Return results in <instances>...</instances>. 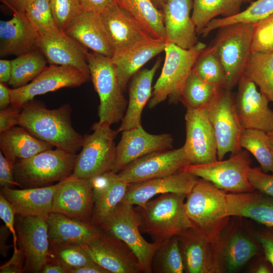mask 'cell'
I'll list each match as a JSON object with an SVG mask.
<instances>
[{
  "label": "cell",
  "instance_id": "obj_7",
  "mask_svg": "<svg viewBox=\"0 0 273 273\" xmlns=\"http://www.w3.org/2000/svg\"><path fill=\"white\" fill-rule=\"evenodd\" d=\"M255 24L239 22L218 29L211 44L225 71L226 89L232 90L244 75L251 53Z\"/></svg>",
  "mask_w": 273,
  "mask_h": 273
},
{
  "label": "cell",
  "instance_id": "obj_49",
  "mask_svg": "<svg viewBox=\"0 0 273 273\" xmlns=\"http://www.w3.org/2000/svg\"><path fill=\"white\" fill-rule=\"evenodd\" d=\"M16 213L9 202L0 195V217L4 222L13 237L14 252L18 250L17 247L18 237L15 228Z\"/></svg>",
  "mask_w": 273,
  "mask_h": 273
},
{
  "label": "cell",
  "instance_id": "obj_63",
  "mask_svg": "<svg viewBox=\"0 0 273 273\" xmlns=\"http://www.w3.org/2000/svg\"><path fill=\"white\" fill-rule=\"evenodd\" d=\"M267 134L268 135L270 143L273 146V129L268 132H267Z\"/></svg>",
  "mask_w": 273,
  "mask_h": 273
},
{
  "label": "cell",
  "instance_id": "obj_30",
  "mask_svg": "<svg viewBox=\"0 0 273 273\" xmlns=\"http://www.w3.org/2000/svg\"><path fill=\"white\" fill-rule=\"evenodd\" d=\"M160 63L161 59L159 58L150 69L139 71L131 78L127 107L117 129L118 132L142 125V112L151 97L152 81Z\"/></svg>",
  "mask_w": 273,
  "mask_h": 273
},
{
  "label": "cell",
  "instance_id": "obj_13",
  "mask_svg": "<svg viewBox=\"0 0 273 273\" xmlns=\"http://www.w3.org/2000/svg\"><path fill=\"white\" fill-rule=\"evenodd\" d=\"M190 164L182 147L143 156L127 165L117 175L119 179L129 184L177 173Z\"/></svg>",
  "mask_w": 273,
  "mask_h": 273
},
{
  "label": "cell",
  "instance_id": "obj_55",
  "mask_svg": "<svg viewBox=\"0 0 273 273\" xmlns=\"http://www.w3.org/2000/svg\"><path fill=\"white\" fill-rule=\"evenodd\" d=\"M12 73L11 60H0V82L8 84Z\"/></svg>",
  "mask_w": 273,
  "mask_h": 273
},
{
  "label": "cell",
  "instance_id": "obj_2",
  "mask_svg": "<svg viewBox=\"0 0 273 273\" xmlns=\"http://www.w3.org/2000/svg\"><path fill=\"white\" fill-rule=\"evenodd\" d=\"M186 198L185 209L191 228L207 240L216 243L230 220L224 191L200 178Z\"/></svg>",
  "mask_w": 273,
  "mask_h": 273
},
{
  "label": "cell",
  "instance_id": "obj_45",
  "mask_svg": "<svg viewBox=\"0 0 273 273\" xmlns=\"http://www.w3.org/2000/svg\"><path fill=\"white\" fill-rule=\"evenodd\" d=\"M25 13L40 34L56 26L49 0H32Z\"/></svg>",
  "mask_w": 273,
  "mask_h": 273
},
{
  "label": "cell",
  "instance_id": "obj_47",
  "mask_svg": "<svg viewBox=\"0 0 273 273\" xmlns=\"http://www.w3.org/2000/svg\"><path fill=\"white\" fill-rule=\"evenodd\" d=\"M273 51V13L255 24L251 53Z\"/></svg>",
  "mask_w": 273,
  "mask_h": 273
},
{
  "label": "cell",
  "instance_id": "obj_8",
  "mask_svg": "<svg viewBox=\"0 0 273 273\" xmlns=\"http://www.w3.org/2000/svg\"><path fill=\"white\" fill-rule=\"evenodd\" d=\"M94 132L83 136L81 150L77 155L72 178L91 179L113 171L116 146L114 140L118 131L111 128L107 123L98 122L92 126Z\"/></svg>",
  "mask_w": 273,
  "mask_h": 273
},
{
  "label": "cell",
  "instance_id": "obj_23",
  "mask_svg": "<svg viewBox=\"0 0 273 273\" xmlns=\"http://www.w3.org/2000/svg\"><path fill=\"white\" fill-rule=\"evenodd\" d=\"M100 15L114 49V55L156 40L150 37L117 4Z\"/></svg>",
  "mask_w": 273,
  "mask_h": 273
},
{
  "label": "cell",
  "instance_id": "obj_32",
  "mask_svg": "<svg viewBox=\"0 0 273 273\" xmlns=\"http://www.w3.org/2000/svg\"><path fill=\"white\" fill-rule=\"evenodd\" d=\"M227 214L273 228V197L258 191L226 194Z\"/></svg>",
  "mask_w": 273,
  "mask_h": 273
},
{
  "label": "cell",
  "instance_id": "obj_35",
  "mask_svg": "<svg viewBox=\"0 0 273 273\" xmlns=\"http://www.w3.org/2000/svg\"><path fill=\"white\" fill-rule=\"evenodd\" d=\"M152 38L166 42L163 15L151 0H116Z\"/></svg>",
  "mask_w": 273,
  "mask_h": 273
},
{
  "label": "cell",
  "instance_id": "obj_16",
  "mask_svg": "<svg viewBox=\"0 0 273 273\" xmlns=\"http://www.w3.org/2000/svg\"><path fill=\"white\" fill-rule=\"evenodd\" d=\"M92 260L110 273L142 272L139 259L122 240L103 234L93 242L82 245Z\"/></svg>",
  "mask_w": 273,
  "mask_h": 273
},
{
  "label": "cell",
  "instance_id": "obj_40",
  "mask_svg": "<svg viewBox=\"0 0 273 273\" xmlns=\"http://www.w3.org/2000/svg\"><path fill=\"white\" fill-rule=\"evenodd\" d=\"M272 13L273 0H256L236 15L212 20L203 30L201 35L206 37L213 30L239 22L255 24Z\"/></svg>",
  "mask_w": 273,
  "mask_h": 273
},
{
  "label": "cell",
  "instance_id": "obj_14",
  "mask_svg": "<svg viewBox=\"0 0 273 273\" xmlns=\"http://www.w3.org/2000/svg\"><path fill=\"white\" fill-rule=\"evenodd\" d=\"M185 119L186 137L183 147L191 164L217 160L216 136L206 107L187 109Z\"/></svg>",
  "mask_w": 273,
  "mask_h": 273
},
{
  "label": "cell",
  "instance_id": "obj_10",
  "mask_svg": "<svg viewBox=\"0 0 273 273\" xmlns=\"http://www.w3.org/2000/svg\"><path fill=\"white\" fill-rule=\"evenodd\" d=\"M206 108L216 136L217 159L222 160L229 153L234 154L240 151L243 128L231 90L219 88Z\"/></svg>",
  "mask_w": 273,
  "mask_h": 273
},
{
  "label": "cell",
  "instance_id": "obj_52",
  "mask_svg": "<svg viewBox=\"0 0 273 273\" xmlns=\"http://www.w3.org/2000/svg\"><path fill=\"white\" fill-rule=\"evenodd\" d=\"M24 256L21 248L18 247L16 252H14L11 258L0 267L1 273H20L23 272Z\"/></svg>",
  "mask_w": 273,
  "mask_h": 273
},
{
  "label": "cell",
  "instance_id": "obj_41",
  "mask_svg": "<svg viewBox=\"0 0 273 273\" xmlns=\"http://www.w3.org/2000/svg\"><path fill=\"white\" fill-rule=\"evenodd\" d=\"M192 70L202 79L219 88H226L224 67L211 44L198 57Z\"/></svg>",
  "mask_w": 273,
  "mask_h": 273
},
{
  "label": "cell",
  "instance_id": "obj_56",
  "mask_svg": "<svg viewBox=\"0 0 273 273\" xmlns=\"http://www.w3.org/2000/svg\"><path fill=\"white\" fill-rule=\"evenodd\" d=\"M68 273H110L108 270L94 263L71 269Z\"/></svg>",
  "mask_w": 273,
  "mask_h": 273
},
{
  "label": "cell",
  "instance_id": "obj_44",
  "mask_svg": "<svg viewBox=\"0 0 273 273\" xmlns=\"http://www.w3.org/2000/svg\"><path fill=\"white\" fill-rule=\"evenodd\" d=\"M50 256L69 270L95 263L82 245L57 244L50 246Z\"/></svg>",
  "mask_w": 273,
  "mask_h": 273
},
{
  "label": "cell",
  "instance_id": "obj_12",
  "mask_svg": "<svg viewBox=\"0 0 273 273\" xmlns=\"http://www.w3.org/2000/svg\"><path fill=\"white\" fill-rule=\"evenodd\" d=\"M90 74L76 68L50 65L26 85L10 88L11 105L22 108L37 96L65 87H75L86 82Z\"/></svg>",
  "mask_w": 273,
  "mask_h": 273
},
{
  "label": "cell",
  "instance_id": "obj_33",
  "mask_svg": "<svg viewBox=\"0 0 273 273\" xmlns=\"http://www.w3.org/2000/svg\"><path fill=\"white\" fill-rule=\"evenodd\" d=\"M165 45V41L154 40L139 44L111 58L123 93L132 76L149 60L163 52Z\"/></svg>",
  "mask_w": 273,
  "mask_h": 273
},
{
  "label": "cell",
  "instance_id": "obj_38",
  "mask_svg": "<svg viewBox=\"0 0 273 273\" xmlns=\"http://www.w3.org/2000/svg\"><path fill=\"white\" fill-rule=\"evenodd\" d=\"M48 61L38 49L11 60V77L8 84L13 88L28 84L36 78L47 67Z\"/></svg>",
  "mask_w": 273,
  "mask_h": 273
},
{
  "label": "cell",
  "instance_id": "obj_61",
  "mask_svg": "<svg viewBox=\"0 0 273 273\" xmlns=\"http://www.w3.org/2000/svg\"><path fill=\"white\" fill-rule=\"evenodd\" d=\"M254 272L257 273H268L270 272L271 271L266 265L261 264L256 267Z\"/></svg>",
  "mask_w": 273,
  "mask_h": 273
},
{
  "label": "cell",
  "instance_id": "obj_58",
  "mask_svg": "<svg viewBox=\"0 0 273 273\" xmlns=\"http://www.w3.org/2000/svg\"><path fill=\"white\" fill-rule=\"evenodd\" d=\"M41 273H66L64 267L50 256L43 267Z\"/></svg>",
  "mask_w": 273,
  "mask_h": 273
},
{
  "label": "cell",
  "instance_id": "obj_27",
  "mask_svg": "<svg viewBox=\"0 0 273 273\" xmlns=\"http://www.w3.org/2000/svg\"><path fill=\"white\" fill-rule=\"evenodd\" d=\"M59 183L49 186L14 189L3 188L2 194L11 204L16 215L41 217L47 219L52 212L53 200Z\"/></svg>",
  "mask_w": 273,
  "mask_h": 273
},
{
  "label": "cell",
  "instance_id": "obj_51",
  "mask_svg": "<svg viewBox=\"0 0 273 273\" xmlns=\"http://www.w3.org/2000/svg\"><path fill=\"white\" fill-rule=\"evenodd\" d=\"M0 186L1 188H13L15 186H18L14 177L13 165L1 151H0Z\"/></svg>",
  "mask_w": 273,
  "mask_h": 273
},
{
  "label": "cell",
  "instance_id": "obj_54",
  "mask_svg": "<svg viewBox=\"0 0 273 273\" xmlns=\"http://www.w3.org/2000/svg\"><path fill=\"white\" fill-rule=\"evenodd\" d=\"M266 259L273 267V229L263 230L257 234Z\"/></svg>",
  "mask_w": 273,
  "mask_h": 273
},
{
  "label": "cell",
  "instance_id": "obj_60",
  "mask_svg": "<svg viewBox=\"0 0 273 273\" xmlns=\"http://www.w3.org/2000/svg\"><path fill=\"white\" fill-rule=\"evenodd\" d=\"M14 12H25L26 7L32 0H1Z\"/></svg>",
  "mask_w": 273,
  "mask_h": 273
},
{
  "label": "cell",
  "instance_id": "obj_46",
  "mask_svg": "<svg viewBox=\"0 0 273 273\" xmlns=\"http://www.w3.org/2000/svg\"><path fill=\"white\" fill-rule=\"evenodd\" d=\"M56 26L65 31L83 11L80 0H49Z\"/></svg>",
  "mask_w": 273,
  "mask_h": 273
},
{
  "label": "cell",
  "instance_id": "obj_31",
  "mask_svg": "<svg viewBox=\"0 0 273 273\" xmlns=\"http://www.w3.org/2000/svg\"><path fill=\"white\" fill-rule=\"evenodd\" d=\"M90 180L94 200L92 223L98 227L122 201L128 184L119 179L113 171L94 177Z\"/></svg>",
  "mask_w": 273,
  "mask_h": 273
},
{
  "label": "cell",
  "instance_id": "obj_3",
  "mask_svg": "<svg viewBox=\"0 0 273 273\" xmlns=\"http://www.w3.org/2000/svg\"><path fill=\"white\" fill-rule=\"evenodd\" d=\"M187 195L173 193L161 194L143 207L136 206L141 223L140 231L153 242L161 245L173 236L192 228L185 209Z\"/></svg>",
  "mask_w": 273,
  "mask_h": 273
},
{
  "label": "cell",
  "instance_id": "obj_26",
  "mask_svg": "<svg viewBox=\"0 0 273 273\" xmlns=\"http://www.w3.org/2000/svg\"><path fill=\"white\" fill-rule=\"evenodd\" d=\"M65 32L93 52L112 58L114 50L100 14L83 11Z\"/></svg>",
  "mask_w": 273,
  "mask_h": 273
},
{
  "label": "cell",
  "instance_id": "obj_57",
  "mask_svg": "<svg viewBox=\"0 0 273 273\" xmlns=\"http://www.w3.org/2000/svg\"><path fill=\"white\" fill-rule=\"evenodd\" d=\"M11 233L6 225L0 228V253L3 257H6L9 251L10 246L7 244L9 234Z\"/></svg>",
  "mask_w": 273,
  "mask_h": 273
},
{
  "label": "cell",
  "instance_id": "obj_34",
  "mask_svg": "<svg viewBox=\"0 0 273 273\" xmlns=\"http://www.w3.org/2000/svg\"><path fill=\"white\" fill-rule=\"evenodd\" d=\"M53 147L20 126L0 133L1 151L13 166L18 159L30 158Z\"/></svg>",
  "mask_w": 273,
  "mask_h": 273
},
{
  "label": "cell",
  "instance_id": "obj_37",
  "mask_svg": "<svg viewBox=\"0 0 273 273\" xmlns=\"http://www.w3.org/2000/svg\"><path fill=\"white\" fill-rule=\"evenodd\" d=\"M242 3L240 0H193L192 18L197 34L201 35L216 17H231L240 12Z\"/></svg>",
  "mask_w": 273,
  "mask_h": 273
},
{
  "label": "cell",
  "instance_id": "obj_43",
  "mask_svg": "<svg viewBox=\"0 0 273 273\" xmlns=\"http://www.w3.org/2000/svg\"><path fill=\"white\" fill-rule=\"evenodd\" d=\"M219 88L205 81L192 70L183 87L180 102L187 109L205 107Z\"/></svg>",
  "mask_w": 273,
  "mask_h": 273
},
{
  "label": "cell",
  "instance_id": "obj_28",
  "mask_svg": "<svg viewBox=\"0 0 273 273\" xmlns=\"http://www.w3.org/2000/svg\"><path fill=\"white\" fill-rule=\"evenodd\" d=\"M50 246L57 244H88L103 232L92 222H86L63 214L51 212L47 218Z\"/></svg>",
  "mask_w": 273,
  "mask_h": 273
},
{
  "label": "cell",
  "instance_id": "obj_9",
  "mask_svg": "<svg viewBox=\"0 0 273 273\" xmlns=\"http://www.w3.org/2000/svg\"><path fill=\"white\" fill-rule=\"evenodd\" d=\"M141 223L140 214L133 205L120 202L98 227L125 243L138 257L142 271L151 273L153 256L160 245L149 243L142 237Z\"/></svg>",
  "mask_w": 273,
  "mask_h": 273
},
{
  "label": "cell",
  "instance_id": "obj_22",
  "mask_svg": "<svg viewBox=\"0 0 273 273\" xmlns=\"http://www.w3.org/2000/svg\"><path fill=\"white\" fill-rule=\"evenodd\" d=\"M40 34L25 12L0 21V56H20L39 49Z\"/></svg>",
  "mask_w": 273,
  "mask_h": 273
},
{
  "label": "cell",
  "instance_id": "obj_29",
  "mask_svg": "<svg viewBox=\"0 0 273 273\" xmlns=\"http://www.w3.org/2000/svg\"><path fill=\"white\" fill-rule=\"evenodd\" d=\"M227 228L215 244L221 272H235L257 254L258 248L246 233Z\"/></svg>",
  "mask_w": 273,
  "mask_h": 273
},
{
  "label": "cell",
  "instance_id": "obj_36",
  "mask_svg": "<svg viewBox=\"0 0 273 273\" xmlns=\"http://www.w3.org/2000/svg\"><path fill=\"white\" fill-rule=\"evenodd\" d=\"M244 76L257 85L269 102H273V51L251 53Z\"/></svg>",
  "mask_w": 273,
  "mask_h": 273
},
{
  "label": "cell",
  "instance_id": "obj_25",
  "mask_svg": "<svg viewBox=\"0 0 273 273\" xmlns=\"http://www.w3.org/2000/svg\"><path fill=\"white\" fill-rule=\"evenodd\" d=\"M192 0H166L162 7L166 43L189 49L198 42L195 25L190 16Z\"/></svg>",
  "mask_w": 273,
  "mask_h": 273
},
{
  "label": "cell",
  "instance_id": "obj_11",
  "mask_svg": "<svg viewBox=\"0 0 273 273\" xmlns=\"http://www.w3.org/2000/svg\"><path fill=\"white\" fill-rule=\"evenodd\" d=\"M251 164L249 153L242 149L231 154L227 160L190 164L184 170L211 183L224 191L234 193L249 192L254 191L248 179Z\"/></svg>",
  "mask_w": 273,
  "mask_h": 273
},
{
  "label": "cell",
  "instance_id": "obj_5",
  "mask_svg": "<svg viewBox=\"0 0 273 273\" xmlns=\"http://www.w3.org/2000/svg\"><path fill=\"white\" fill-rule=\"evenodd\" d=\"M207 46L198 41L189 49L166 43L165 57L161 73L153 87L149 108L152 109L166 99L177 104L185 82L200 53Z\"/></svg>",
  "mask_w": 273,
  "mask_h": 273
},
{
  "label": "cell",
  "instance_id": "obj_17",
  "mask_svg": "<svg viewBox=\"0 0 273 273\" xmlns=\"http://www.w3.org/2000/svg\"><path fill=\"white\" fill-rule=\"evenodd\" d=\"M94 200L90 179L68 178L59 183L52 212L63 214L86 222H92Z\"/></svg>",
  "mask_w": 273,
  "mask_h": 273
},
{
  "label": "cell",
  "instance_id": "obj_64",
  "mask_svg": "<svg viewBox=\"0 0 273 273\" xmlns=\"http://www.w3.org/2000/svg\"><path fill=\"white\" fill-rule=\"evenodd\" d=\"M240 1H241L242 3L250 2L252 1V0H240Z\"/></svg>",
  "mask_w": 273,
  "mask_h": 273
},
{
  "label": "cell",
  "instance_id": "obj_4",
  "mask_svg": "<svg viewBox=\"0 0 273 273\" xmlns=\"http://www.w3.org/2000/svg\"><path fill=\"white\" fill-rule=\"evenodd\" d=\"M77 155L58 148L18 159L13 166L15 181L22 189L39 188L60 182L72 174Z\"/></svg>",
  "mask_w": 273,
  "mask_h": 273
},
{
  "label": "cell",
  "instance_id": "obj_18",
  "mask_svg": "<svg viewBox=\"0 0 273 273\" xmlns=\"http://www.w3.org/2000/svg\"><path fill=\"white\" fill-rule=\"evenodd\" d=\"M238 85L235 104L243 129L270 131L273 129V110L268 106L269 100L244 75Z\"/></svg>",
  "mask_w": 273,
  "mask_h": 273
},
{
  "label": "cell",
  "instance_id": "obj_53",
  "mask_svg": "<svg viewBox=\"0 0 273 273\" xmlns=\"http://www.w3.org/2000/svg\"><path fill=\"white\" fill-rule=\"evenodd\" d=\"M83 11L100 14L115 4L116 0H80Z\"/></svg>",
  "mask_w": 273,
  "mask_h": 273
},
{
  "label": "cell",
  "instance_id": "obj_48",
  "mask_svg": "<svg viewBox=\"0 0 273 273\" xmlns=\"http://www.w3.org/2000/svg\"><path fill=\"white\" fill-rule=\"evenodd\" d=\"M248 179L254 190L273 197V174L263 172L261 167H250Z\"/></svg>",
  "mask_w": 273,
  "mask_h": 273
},
{
  "label": "cell",
  "instance_id": "obj_42",
  "mask_svg": "<svg viewBox=\"0 0 273 273\" xmlns=\"http://www.w3.org/2000/svg\"><path fill=\"white\" fill-rule=\"evenodd\" d=\"M151 270L155 273L185 272L177 236L172 237L158 247L153 257Z\"/></svg>",
  "mask_w": 273,
  "mask_h": 273
},
{
  "label": "cell",
  "instance_id": "obj_62",
  "mask_svg": "<svg viewBox=\"0 0 273 273\" xmlns=\"http://www.w3.org/2000/svg\"><path fill=\"white\" fill-rule=\"evenodd\" d=\"M153 3L156 6V7L157 8V7L160 6L161 7L166 1V0H151Z\"/></svg>",
  "mask_w": 273,
  "mask_h": 273
},
{
  "label": "cell",
  "instance_id": "obj_21",
  "mask_svg": "<svg viewBox=\"0 0 273 273\" xmlns=\"http://www.w3.org/2000/svg\"><path fill=\"white\" fill-rule=\"evenodd\" d=\"M198 177L183 170L179 173L129 184L121 203L143 207L154 196L168 193L187 195Z\"/></svg>",
  "mask_w": 273,
  "mask_h": 273
},
{
  "label": "cell",
  "instance_id": "obj_24",
  "mask_svg": "<svg viewBox=\"0 0 273 273\" xmlns=\"http://www.w3.org/2000/svg\"><path fill=\"white\" fill-rule=\"evenodd\" d=\"M177 237L185 272H221L215 243L207 240L191 228Z\"/></svg>",
  "mask_w": 273,
  "mask_h": 273
},
{
  "label": "cell",
  "instance_id": "obj_1",
  "mask_svg": "<svg viewBox=\"0 0 273 273\" xmlns=\"http://www.w3.org/2000/svg\"><path fill=\"white\" fill-rule=\"evenodd\" d=\"M71 112L69 104L49 109L33 100L22 108L18 125L56 148L76 154L81 148L83 136L72 126Z\"/></svg>",
  "mask_w": 273,
  "mask_h": 273
},
{
  "label": "cell",
  "instance_id": "obj_15",
  "mask_svg": "<svg viewBox=\"0 0 273 273\" xmlns=\"http://www.w3.org/2000/svg\"><path fill=\"white\" fill-rule=\"evenodd\" d=\"M15 228L19 247L24 256L23 272H40L50 257L46 219L16 215Z\"/></svg>",
  "mask_w": 273,
  "mask_h": 273
},
{
  "label": "cell",
  "instance_id": "obj_19",
  "mask_svg": "<svg viewBox=\"0 0 273 273\" xmlns=\"http://www.w3.org/2000/svg\"><path fill=\"white\" fill-rule=\"evenodd\" d=\"M173 139L167 133L150 134L142 126L122 131L116 146L113 171L116 173L135 160L155 152L172 149Z\"/></svg>",
  "mask_w": 273,
  "mask_h": 273
},
{
  "label": "cell",
  "instance_id": "obj_6",
  "mask_svg": "<svg viewBox=\"0 0 273 273\" xmlns=\"http://www.w3.org/2000/svg\"><path fill=\"white\" fill-rule=\"evenodd\" d=\"M87 62L91 80L100 99L98 122L112 125L121 121L128 102L119 85L111 58L88 52Z\"/></svg>",
  "mask_w": 273,
  "mask_h": 273
},
{
  "label": "cell",
  "instance_id": "obj_59",
  "mask_svg": "<svg viewBox=\"0 0 273 273\" xmlns=\"http://www.w3.org/2000/svg\"><path fill=\"white\" fill-rule=\"evenodd\" d=\"M11 105L10 88L7 84L0 82V109L8 107Z\"/></svg>",
  "mask_w": 273,
  "mask_h": 273
},
{
  "label": "cell",
  "instance_id": "obj_50",
  "mask_svg": "<svg viewBox=\"0 0 273 273\" xmlns=\"http://www.w3.org/2000/svg\"><path fill=\"white\" fill-rule=\"evenodd\" d=\"M22 108L11 105L0 111V133L18 125Z\"/></svg>",
  "mask_w": 273,
  "mask_h": 273
},
{
  "label": "cell",
  "instance_id": "obj_39",
  "mask_svg": "<svg viewBox=\"0 0 273 273\" xmlns=\"http://www.w3.org/2000/svg\"><path fill=\"white\" fill-rule=\"evenodd\" d=\"M240 146L253 155L263 172L273 174V146L267 132L256 129H243Z\"/></svg>",
  "mask_w": 273,
  "mask_h": 273
},
{
  "label": "cell",
  "instance_id": "obj_20",
  "mask_svg": "<svg viewBox=\"0 0 273 273\" xmlns=\"http://www.w3.org/2000/svg\"><path fill=\"white\" fill-rule=\"evenodd\" d=\"M39 49L50 65L76 68L90 74L86 48L57 26L40 34Z\"/></svg>",
  "mask_w": 273,
  "mask_h": 273
}]
</instances>
